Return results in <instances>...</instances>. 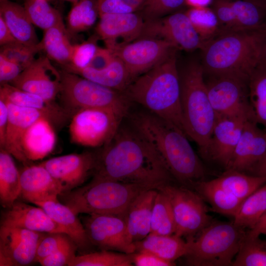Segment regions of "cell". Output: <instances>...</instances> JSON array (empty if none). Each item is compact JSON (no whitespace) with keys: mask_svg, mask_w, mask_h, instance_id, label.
<instances>
[{"mask_svg":"<svg viewBox=\"0 0 266 266\" xmlns=\"http://www.w3.org/2000/svg\"><path fill=\"white\" fill-rule=\"evenodd\" d=\"M93 178L135 184L158 190L174 178L159 156L132 126H121L96 153Z\"/></svg>","mask_w":266,"mask_h":266,"instance_id":"6da1fadb","label":"cell"},{"mask_svg":"<svg viewBox=\"0 0 266 266\" xmlns=\"http://www.w3.org/2000/svg\"><path fill=\"white\" fill-rule=\"evenodd\" d=\"M130 119L174 180L191 188L196 182L204 180L206 169L182 131L147 110L131 114Z\"/></svg>","mask_w":266,"mask_h":266,"instance_id":"7a4b0ae2","label":"cell"},{"mask_svg":"<svg viewBox=\"0 0 266 266\" xmlns=\"http://www.w3.org/2000/svg\"><path fill=\"white\" fill-rule=\"evenodd\" d=\"M123 93L131 102L141 105L185 133L175 53L135 78Z\"/></svg>","mask_w":266,"mask_h":266,"instance_id":"3957f363","label":"cell"},{"mask_svg":"<svg viewBox=\"0 0 266 266\" xmlns=\"http://www.w3.org/2000/svg\"><path fill=\"white\" fill-rule=\"evenodd\" d=\"M266 30L223 33L206 41L201 49L204 73L233 74L248 79L259 64Z\"/></svg>","mask_w":266,"mask_h":266,"instance_id":"277c9868","label":"cell"},{"mask_svg":"<svg viewBox=\"0 0 266 266\" xmlns=\"http://www.w3.org/2000/svg\"><path fill=\"white\" fill-rule=\"evenodd\" d=\"M201 64L190 62L180 75L181 104L187 137L198 145L204 157L216 115L210 102Z\"/></svg>","mask_w":266,"mask_h":266,"instance_id":"5b68a950","label":"cell"},{"mask_svg":"<svg viewBox=\"0 0 266 266\" xmlns=\"http://www.w3.org/2000/svg\"><path fill=\"white\" fill-rule=\"evenodd\" d=\"M147 190L138 185L93 178L86 185L61 193L58 199L76 215H115L125 217L133 200Z\"/></svg>","mask_w":266,"mask_h":266,"instance_id":"8992f818","label":"cell"},{"mask_svg":"<svg viewBox=\"0 0 266 266\" xmlns=\"http://www.w3.org/2000/svg\"><path fill=\"white\" fill-rule=\"evenodd\" d=\"M244 229L233 222L212 221L197 238H187L189 249L184 256L187 264L232 266L246 236Z\"/></svg>","mask_w":266,"mask_h":266,"instance_id":"52a82bcc","label":"cell"},{"mask_svg":"<svg viewBox=\"0 0 266 266\" xmlns=\"http://www.w3.org/2000/svg\"><path fill=\"white\" fill-rule=\"evenodd\" d=\"M58 94L70 116L87 108H111L129 112L131 102L122 92L105 87L66 70L60 71Z\"/></svg>","mask_w":266,"mask_h":266,"instance_id":"ba28073f","label":"cell"},{"mask_svg":"<svg viewBox=\"0 0 266 266\" xmlns=\"http://www.w3.org/2000/svg\"><path fill=\"white\" fill-rule=\"evenodd\" d=\"M128 114L111 108L81 109L71 116L69 126L70 140L86 147H103L113 138Z\"/></svg>","mask_w":266,"mask_h":266,"instance_id":"9c48e42d","label":"cell"},{"mask_svg":"<svg viewBox=\"0 0 266 266\" xmlns=\"http://www.w3.org/2000/svg\"><path fill=\"white\" fill-rule=\"evenodd\" d=\"M209 77L205 83L216 115L244 117L255 121L249 101L248 78L233 74Z\"/></svg>","mask_w":266,"mask_h":266,"instance_id":"30bf717a","label":"cell"},{"mask_svg":"<svg viewBox=\"0 0 266 266\" xmlns=\"http://www.w3.org/2000/svg\"><path fill=\"white\" fill-rule=\"evenodd\" d=\"M158 190L164 192L170 201L175 223L174 234L194 237L212 222L203 199L193 189L170 183Z\"/></svg>","mask_w":266,"mask_h":266,"instance_id":"8fae6325","label":"cell"},{"mask_svg":"<svg viewBox=\"0 0 266 266\" xmlns=\"http://www.w3.org/2000/svg\"><path fill=\"white\" fill-rule=\"evenodd\" d=\"M176 49L165 40L144 37L111 51L123 62L133 81L174 54Z\"/></svg>","mask_w":266,"mask_h":266,"instance_id":"7c38bea8","label":"cell"},{"mask_svg":"<svg viewBox=\"0 0 266 266\" xmlns=\"http://www.w3.org/2000/svg\"><path fill=\"white\" fill-rule=\"evenodd\" d=\"M88 237L92 245L101 250H115L126 254L136 251L125 217L109 214H88L83 220Z\"/></svg>","mask_w":266,"mask_h":266,"instance_id":"4fadbf2b","label":"cell"},{"mask_svg":"<svg viewBox=\"0 0 266 266\" xmlns=\"http://www.w3.org/2000/svg\"><path fill=\"white\" fill-rule=\"evenodd\" d=\"M144 22L138 38L164 39L172 44L177 49L187 51L201 49L205 43L185 11H179L162 18Z\"/></svg>","mask_w":266,"mask_h":266,"instance_id":"5bb4252c","label":"cell"},{"mask_svg":"<svg viewBox=\"0 0 266 266\" xmlns=\"http://www.w3.org/2000/svg\"><path fill=\"white\" fill-rule=\"evenodd\" d=\"M44 233L0 225V266H27L36 262L37 246Z\"/></svg>","mask_w":266,"mask_h":266,"instance_id":"9a60e30c","label":"cell"},{"mask_svg":"<svg viewBox=\"0 0 266 266\" xmlns=\"http://www.w3.org/2000/svg\"><path fill=\"white\" fill-rule=\"evenodd\" d=\"M96 153L85 152L54 157L40 164L59 184L62 192L80 187L93 173Z\"/></svg>","mask_w":266,"mask_h":266,"instance_id":"2e32d148","label":"cell"},{"mask_svg":"<svg viewBox=\"0 0 266 266\" xmlns=\"http://www.w3.org/2000/svg\"><path fill=\"white\" fill-rule=\"evenodd\" d=\"M47 56L37 57L10 84L21 90L54 101L58 96L61 74Z\"/></svg>","mask_w":266,"mask_h":266,"instance_id":"e0dca14e","label":"cell"},{"mask_svg":"<svg viewBox=\"0 0 266 266\" xmlns=\"http://www.w3.org/2000/svg\"><path fill=\"white\" fill-rule=\"evenodd\" d=\"M244 117L216 115L205 157L228 166L240 137L245 122Z\"/></svg>","mask_w":266,"mask_h":266,"instance_id":"ac0fdd59","label":"cell"},{"mask_svg":"<svg viewBox=\"0 0 266 266\" xmlns=\"http://www.w3.org/2000/svg\"><path fill=\"white\" fill-rule=\"evenodd\" d=\"M96 27L99 36L110 50L137 39L142 32L144 20L135 12L99 15Z\"/></svg>","mask_w":266,"mask_h":266,"instance_id":"d6986e66","label":"cell"},{"mask_svg":"<svg viewBox=\"0 0 266 266\" xmlns=\"http://www.w3.org/2000/svg\"><path fill=\"white\" fill-rule=\"evenodd\" d=\"M266 154V131L254 121L247 120L226 170L249 174Z\"/></svg>","mask_w":266,"mask_h":266,"instance_id":"ffe728a7","label":"cell"},{"mask_svg":"<svg viewBox=\"0 0 266 266\" xmlns=\"http://www.w3.org/2000/svg\"><path fill=\"white\" fill-rule=\"evenodd\" d=\"M20 172V197L35 204L58 200L62 190L48 171L40 164L25 165Z\"/></svg>","mask_w":266,"mask_h":266,"instance_id":"44dd1931","label":"cell"},{"mask_svg":"<svg viewBox=\"0 0 266 266\" xmlns=\"http://www.w3.org/2000/svg\"><path fill=\"white\" fill-rule=\"evenodd\" d=\"M0 225L18 227L40 233H65L41 207L15 201L1 213Z\"/></svg>","mask_w":266,"mask_h":266,"instance_id":"7402d4cb","label":"cell"},{"mask_svg":"<svg viewBox=\"0 0 266 266\" xmlns=\"http://www.w3.org/2000/svg\"><path fill=\"white\" fill-rule=\"evenodd\" d=\"M5 102L8 109V118L3 148L19 162L29 165L30 161L22 147V137L27 129L36 120L43 116L48 118L41 111Z\"/></svg>","mask_w":266,"mask_h":266,"instance_id":"603a6c76","label":"cell"},{"mask_svg":"<svg viewBox=\"0 0 266 266\" xmlns=\"http://www.w3.org/2000/svg\"><path fill=\"white\" fill-rule=\"evenodd\" d=\"M0 99L17 106L41 111L53 125H62L70 116L66 110L55 101L47 100L9 83L0 84Z\"/></svg>","mask_w":266,"mask_h":266,"instance_id":"cb8c5ba5","label":"cell"},{"mask_svg":"<svg viewBox=\"0 0 266 266\" xmlns=\"http://www.w3.org/2000/svg\"><path fill=\"white\" fill-rule=\"evenodd\" d=\"M157 193L156 189L144 190L129 206L125 219L130 237L134 243L142 240L150 233L153 207Z\"/></svg>","mask_w":266,"mask_h":266,"instance_id":"d4e9b609","label":"cell"},{"mask_svg":"<svg viewBox=\"0 0 266 266\" xmlns=\"http://www.w3.org/2000/svg\"><path fill=\"white\" fill-rule=\"evenodd\" d=\"M55 143L53 124L48 118L43 116L27 129L21 144L25 156L31 162L41 160L49 154Z\"/></svg>","mask_w":266,"mask_h":266,"instance_id":"484cf974","label":"cell"},{"mask_svg":"<svg viewBox=\"0 0 266 266\" xmlns=\"http://www.w3.org/2000/svg\"><path fill=\"white\" fill-rule=\"evenodd\" d=\"M35 205L43 208L75 242L78 249L87 250L92 245L80 220L67 206L58 200L40 202Z\"/></svg>","mask_w":266,"mask_h":266,"instance_id":"4316f807","label":"cell"},{"mask_svg":"<svg viewBox=\"0 0 266 266\" xmlns=\"http://www.w3.org/2000/svg\"><path fill=\"white\" fill-rule=\"evenodd\" d=\"M232 15L225 33L266 28V5L256 0H230Z\"/></svg>","mask_w":266,"mask_h":266,"instance_id":"83f0119b","label":"cell"},{"mask_svg":"<svg viewBox=\"0 0 266 266\" xmlns=\"http://www.w3.org/2000/svg\"><path fill=\"white\" fill-rule=\"evenodd\" d=\"M0 16L18 41L28 46L39 43L24 7L10 0H0Z\"/></svg>","mask_w":266,"mask_h":266,"instance_id":"f1b7e54d","label":"cell"},{"mask_svg":"<svg viewBox=\"0 0 266 266\" xmlns=\"http://www.w3.org/2000/svg\"><path fill=\"white\" fill-rule=\"evenodd\" d=\"M65 70L77 74L105 87L123 92L132 82L123 62L117 57L106 67L96 70L90 67H64Z\"/></svg>","mask_w":266,"mask_h":266,"instance_id":"f546056e","label":"cell"},{"mask_svg":"<svg viewBox=\"0 0 266 266\" xmlns=\"http://www.w3.org/2000/svg\"><path fill=\"white\" fill-rule=\"evenodd\" d=\"M136 252L149 251L162 259L174 263L178 258L184 257L189 249L187 240L174 234L158 235L149 234L142 240L134 242Z\"/></svg>","mask_w":266,"mask_h":266,"instance_id":"4dcf8cb0","label":"cell"},{"mask_svg":"<svg viewBox=\"0 0 266 266\" xmlns=\"http://www.w3.org/2000/svg\"><path fill=\"white\" fill-rule=\"evenodd\" d=\"M192 188L207 201L214 211L233 217L243 201L225 191L212 180L196 182Z\"/></svg>","mask_w":266,"mask_h":266,"instance_id":"1f68e13d","label":"cell"},{"mask_svg":"<svg viewBox=\"0 0 266 266\" xmlns=\"http://www.w3.org/2000/svg\"><path fill=\"white\" fill-rule=\"evenodd\" d=\"M13 156L4 148L0 149V201L7 208L20 197L21 184L20 172Z\"/></svg>","mask_w":266,"mask_h":266,"instance_id":"d6a6232c","label":"cell"},{"mask_svg":"<svg viewBox=\"0 0 266 266\" xmlns=\"http://www.w3.org/2000/svg\"><path fill=\"white\" fill-rule=\"evenodd\" d=\"M212 180L228 193L243 200L266 183V177L226 170L221 176Z\"/></svg>","mask_w":266,"mask_h":266,"instance_id":"836d02e7","label":"cell"},{"mask_svg":"<svg viewBox=\"0 0 266 266\" xmlns=\"http://www.w3.org/2000/svg\"><path fill=\"white\" fill-rule=\"evenodd\" d=\"M44 31L40 43L46 56L63 66L69 64L73 45L69 40L65 26H55Z\"/></svg>","mask_w":266,"mask_h":266,"instance_id":"e575fe53","label":"cell"},{"mask_svg":"<svg viewBox=\"0 0 266 266\" xmlns=\"http://www.w3.org/2000/svg\"><path fill=\"white\" fill-rule=\"evenodd\" d=\"M248 87L255 120L266 131V66L258 64L248 77Z\"/></svg>","mask_w":266,"mask_h":266,"instance_id":"d590c367","label":"cell"},{"mask_svg":"<svg viewBox=\"0 0 266 266\" xmlns=\"http://www.w3.org/2000/svg\"><path fill=\"white\" fill-rule=\"evenodd\" d=\"M266 211V183L243 200L234 216V224L252 229Z\"/></svg>","mask_w":266,"mask_h":266,"instance_id":"8d00e7d4","label":"cell"},{"mask_svg":"<svg viewBox=\"0 0 266 266\" xmlns=\"http://www.w3.org/2000/svg\"><path fill=\"white\" fill-rule=\"evenodd\" d=\"M175 223L171 205L166 195L158 190L153 205L149 234L172 235Z\"/></svg>","mask_w":266,"mask_h":266,"instance_id":"74e56055","label":"cell"},{"mask_svg":"<svg viewBox=\"0 0 266 266\" xmlns=\"http://www.w3.org/2000/svg\"><path fill=\"white\" fill-rule=\"evenodd\" d=\"M24 7L33 24L44 31L55 26H65L60 12L52 7L47 0H26Z\"/></svg>","mask_w":266,"mask_h":266,"instance_id":"f35d334b","label":"cell"},{"mask_svg":"<svg viewBox=\"0 0 266 266\" xmlns=\"http://www.w3.org/2000/svg\"><path fill=\"white\" fill-rule=\"evenodd\" d=\"M67 16V33H77L91 28L99 14L96 0H80L73 4Z\"/></svg>","mask_w":266,"mask_h":266,"instance_id":"ab89813d","label":"cell"},{"mask_svg":"<svg viewBox=\"0 0 266 266\" xmlns=\"http://www.w3.org/2000/svg\"><path fill=\"white\" fill-rule=\"evenodd\" d=\"M232 266H266V240L246 234Z\"/></svg>","mask_w":266,"mask_h":266,"instance_id":"60d3db41","label":"cell"},{"mask_svg":"<svg viewBox=\"0 0 266 266\" xmlns=\"http://www.w3.org/2000/svg\"><path fill=\"white\" fill-rule=\"evenodd\" d=\"M133 253H117L110 250L84 254L76 256L68 266H132Z\"/></svg>","mask_w":266,"mask_h":266,"instance_id":"b9f144b4","label":"cell"},{"mask_svg":"<svg viewBox=\"0 0 266 266\" xmlns=\"http://www.w3.org/2000/svg\"><path fill=\"white\" fill-rule=\"evenodd\" d=\"M185 12L205 43L218 34V21L210 7H190Z\"/></svg>","mask_w":266,"mask_h":266,"instance_id":"7bdbcfd3","label":"cell"},{"mask_svg":"<svg viewBox=\"0 0 266 266\" xmlns=\"http://www.w3.org/2000/svg\"><path fill=\"white\" fill-rule=\"evenodd\" d=\"M42 51L40 42L35 46H28L19 42L1 46L0 55L19 65L23 70L37 58L36 55Z\"/></svg>","mask_w":266,"mask_h":266,"instance_id":"ee69618b","label":"cell"},{"mask_svg":"<svg viewBox=\"0 0 266 266\" xmlns=\"http://www.w3.org/2000/svg\"><path fill=\"white\" fill-rule=\"evenodd\" d=\"M186 5L185 0H145L139 10L144 21H148L179 11Z\"/></svg>","mask_w":266,"mask_h":266,"instance_id":"f6af8a7d","label":"cell"},{"mask_svg":"<svg viewBox=\"0 0 266 266\" xmlns=\"http://www.w3.org/2000/svg\"><path fill=\"white\" fill-rule=\"evenodd\" d=\"M72 240L66 233H45L38 245L36 262L56 252L62 246Z\"/></svg>","mask_w":266,"mask_h":266,"instance_id":"bcb514c9","label":"cell"},{"mask_svg":"<svg viewBox=\"0 0 266 266\" xmlns=\"http://www.w3.org/2000/svg\"><path fill=\"white\" fill-rule=\"evenodd\" d=\"M99 15L135 12L145 0H96Z\"/></svg>","mask_w":266,"mask_h":266,"instance_id":"7dc6e473","label":"cell"},{"mask_svg":"<svg viewBox=\"0 0 266 266\" xmlns=\"http://www.w3.org/2000/svg\"><path fill=\"white\" fill-rule=\"evenodd\" d=\"M98 47L94 40H88L79 44L73 45L70 63L63 67L76 68L86 67Z\"/></svg>","mask_w":266,"mask_h":266,"instance_id":"c3c4849f","label":"cell"},{"mask_svg":"<svg viewBox=\"0 0 266 266\" xmlns=\"http://www.w3.org/2000/svg\"><path fill=\"white\" fill-rule=\"evenodd\" d=\"M78 247L73 240L67 242L56 252L41 260L38 263L43 266H68L76 256Z\"/></svg>","mask_w":266,"mask_h":266,"instance_id":"681fc988","label":"cell"},{"mask_svg":"<svg viewBox=\"0 0 266 266\" xmlns=\"http://www.w3.org/2000/svg\"><path fill=\"white\" fill-rule=\"evenodd\" d=\"M133 253V265L136 266H171L170 262L147 251L141 250Z\"/></svg>","mask_w":266,"mask_h":266,"instance_id":"f907efd6","label":"cell"},{"mask_svg":"<svg viewBox=\"0 0 266 266\" xmlns=\"http://www.w3.org/2000/svg\"><path fill=\"white\" fill-rule=\"evenodd\" d=\"M22 71L23 69L19 65L0 55V84L10 83Z\"/></svg>","mask_w":266,"mask_h":266,"instance_id":"816d5d0a","label":"cell"},{"mask_svg":"<svg viewBox=\"0 0 266 266\" xmlns=\"http://www.w3.org/2000/svg\"><path fill=\"white\" fill-rule=\"evenodd\" d=\"M115 55L109 49L98 46L87 67L100 70L107 67L112 62Z\"/></svg>","mask_w":266,"mask_h":266,"instance_id":"f5cc1de1","label":"cell"},{"mask_svg":"<svg viewBox=\"0 0 266 266\" xmlns=\"http://www.w3.org/2000/svg\"><path fill=\"white\" fill-rule=\"evenodd\" d=\"M8 109L7 103L0 99V148H3L8 123Z\"/></svg>","mask_w":266,"mask_h":266,"instance_id":"db71d44e","label":"cell"},{"mask_svg":"<svg viewBox=\"0 0 266 266\" xmlns=\"http://www.w3.org/2000/svg\"><path fill=\"white\" fill-rule=\"evenodd\" d=\"M18 41L6 25L3 18L0 16V45H5Z\"/></svg>","mask_w":266,"mask_h":266,"instance_id":"11a10c76","label":"cell"},{"mask_svg":"<svg viewBox=\"0 0 266 266\" xmlns=\"http://www.w3.org/2000/svg\"><path fill=\"white\" fill-rule=\"evenodd\" d=\"M266 230V211L262 216L255 225L246 232L250 236H259Z\"/></svg>","mask_w":266,"mask_h":266,"instance_id":"9f6ffc18","label":"cell"},{"mask_svg":"<svg viewBox=\"0 0 266 266\" xmlns=\"http://www.w3.org/2000/svg\"><path fill=\"white\" fill-rule=\"evenodd\" d=\"M249 174L266 177V154L263 158L253 168Z\"/></svg>","mask_w":266,"mask_h":266,"instance_id":"6f0895ef","label":"cell"},{"mask_svg":"<svg viewBox=\"0 0 266 266\" xmlns=\"http://www.w3.org/2000/svg\"><path fill=\"white\" fill-rule=\"evenodd\" d=\"M213 0H185L186 4L190 7L200 8L209 7Z\"/></svg>","mask_w":266,"mask_h":266,"instance_id":"680465c9","label":"cell"},{"mask_svg":"<svg viewBox=\"0 0 266 266\" xmlns=\"http://www.w3.org/2000/svg\"><path fill=\"white\" fill-rule=\"evenodd\" d=\"M259 64L266 66V30L260 48Z\"/></svg>","mask_w":266,"mask_h":266,"instance_id":"91938a15","label":"cell"},{"mask_svg":"<svg viewBox=\"0 0 266 266\" xmlns=\"http://www.w3.org/2000/svg\"><path fill=\"white\" fill-rule=\"evenodd\" d=\"M258 1H259V2L266 5V0H256Z\"/></svg>","mask_w":266,"mask_h":266,"instance_id":"94428289","label":"cell"},{"mask_svg":"<svg viewBox=\"0 0 266 266\" xmlns=\"http://www.w3.org/2000/svg\"><path fill=\"white\" fill-rule=\"evenodd\" d=\"M66 0L70 1V2H72V3H73V4H74V3H76L77 2L79 1L80 0Z\"/></svg>","mask_w":266,"mask_h":266,"instance_id":"6125c7cd","label":"cell"},{"mask_svg":"<svg viewBox=\"0 0 266 266\" xmlns=\"http://www.w3.org/2000/svg\"><path fill=\"white\" fill-rule=\"evenodd\" d=\"M262 234H265V235H266V230L265 231H264V232Z\"/></svg>","mask_w":266,"mask_h":266,"instance_id":"be15d7a7","label":"cell"}]
</instances>
